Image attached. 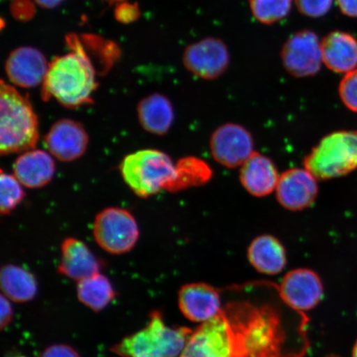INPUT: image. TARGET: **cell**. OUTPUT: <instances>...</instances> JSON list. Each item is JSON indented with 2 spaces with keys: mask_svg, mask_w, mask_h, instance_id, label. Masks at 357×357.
<instances>
[{
  "mask_svg": "<svg viewBox=\"0 0 357 357\" xmlns=\"http://www.w3.org/2000/svg\"><path fill=\"white\" fill-rule=\"evenodd\" d=\"M287 340L275 307L238 301L193 332L180 357H287Z\"/></svg>",
  "mask_w": 357,
  "mask_h": 357,
  "instance_id": "1",
  "label": "cell"
},
{
  "mask_svg": "<svg viewBox=\"0 0 357 357\" xmlns=\"http://www.w3.org/2000/svg\"><path fill=\"white\" fill-rule=\"evenodd\" d=\"M70 52L49 63L42 84L44 100H55L67 109L91 104L98 83L91 58L75 35L67 37Z\"/></svg>",
  "mask_w": 357,
  "mask_h": 357,
  "instance_id": "2",
  "label": "cell"
},
{
  "mask_svg": "<svg viewBox=\"0 0 357 357\" xmlns=\"http://www.w3.org/2000/svg\"><path fill=\"white\" fill-rule=\"evenodd\" d=\"M39 139L38 119L28 97L10 84L0 87V153H22Z\"/></svg>",
  "mask_w": 357,
  "mask_h": 357,
  "instance_id": "3",
  "label": "cell"
},
{
  "mask_svg": "<svg viewBox=\"0 0 357 357\" xmlns=\"http://www.w3.org/2000/svg\"><path fill=\"white\" fill-rule=\"evenodd\" d=\"M193 332L187 328H171L159 311L151 312L149 323L139 331L112 347L120 357H178Z\"/></svg>",
  "mask_w": 357,
  "mask_h": 357,
  "instance_id": "4",
  "label": "cell"
},
{
  "mask_svg": "<svg viewBox=\"0 0 357 357\" xmlns=\"http://www.w3.org/2000/svg\"><path fill=\"white\" fill-rule=\"evenodd\" d=\"M126 185L140 198H149L169 188L176 175V164L162 151L144 149L129 154L119 166Z\"/></svg>",
  "mask_w": 357,
  "mask_h": 357,
  "instance_id": "5",
  "label": "cell"
},
{
  "mask_svg": "<svg viewBox=\"0 0 357 357\" xmlns=\"http://www.w3.org/2000/svg\"><path fill=\"white\" fill-rule=\"evenodd\" d=\"M317 180L342 177L357 168V132L338 131L324 137L303 160Z\"/></svg>",
  "mask_w": 357,
  "mask_h": 357,
  "instance_id": "6",
  "label": "cell"
},
{
  "mask_svg": "<svg viewBox=\"0 0 357 357\" xmlns=\"http://www.w3.org/2000/svg\"><path fill=\"white\" fill-rule=\"evenodd\" d=\"M93 235L105 252L122 255L135 247L139 238V229L135 218L127 209L109 207L97 214Z\"/></svg>",
  "mask_w": 357,
  "mask_h": 357,
  "instance_id": "7",
  "label": "cell"
},
{
  "mask_svg": "<svg viewBox=\"0 0 357 357\" xmlns=\"http://www.w3.org/2000/svg\"><path fill=\"white\" fill-rule=\"evenodd\" d=\"M284 69L294 77H312L319 73L323 56L318 36L311 30L294 33L280 52Z\"/></svg>",
  "mask_w": 357,
  "mask_h": 357,
  "instance_id": "8",
  "label": "cell"
},
{
  "mask_svg": "<svg viewBox=\"0 0 357 357\" xmlns=\"http://www.w3.org/2000/svg\"><path fill=\"white\" fill-rule=\"evenodd\" d=\"M183 63L196 77L215 79L229 68V48L221 39L206 38L187 47L183 55Z\"/></svg>",
  "mask_w": 357,
  "mask_h": 357,
  "instance_id": "9",
  "label": "cell"
},
{
  "mask_svg": "<svg viewBox=\"0 0 357 357\" xmlns=\"http://www.w3.org/2000/svg\"><path fill=\"white\" fill-rule=\"evenodd\" d=\"M211 154L223 167H242L254 151L253 138L241 125L226 123L213 132L211 139Z\"/></svg>",
  "mask_w": 357,
  "mask_h": 357,
  "instance_id": "10",
  "label": "cell"
},
{
  "mask_svg": "<svg viewBox=\"0 0 357 357\" xmlns=\"http://www.w3.org/2000/svg\"><path fill=\"white\" fill-rule=\"evenodd\" d=\"M43 142L53 158L61 162H70L86 153L89 136L82 124L64 119L52 125L45 135Z\"/></svg>",
  "mask_w": 357,
  "mask_h": 357,
  "instance_id": "11",
  "label": "cell"
},
{
  "mask_svg": "<svg viewBox=\"0 0 357 357\" xmlns=\"http://www.w3.org/2000/svg\"><path fill=\"white\" fill-rule=\"evenodd\" d=\"M280 296L294 310L309 311L322 300L323 283L314 271L294 270L289 272L281 282Z\"/></svg>",
  "mask_w": 357,
  "mask_h": 357,
  "instance_id": "12",
  "label": "cell"
},
{
  "mask_svg": "<svg viewBox=\"0 0 357 357\" xmlns=\"http://www.w3.org/2000/svg\"><path fill=\"white\" fill-rule=\"evenodd\" d=\"M275 190L284 208L298 211L314 203L319 187L317 178L307 169L292 168L280 176Z\"/></svg>",
  "mask_w": 357,
  "mask_h": 357,
  "instance_id": "13",
  "label": "cell"
},
{
  "mask_svg": "<svg viewBox=\"0 0 357 357\" xmlns=\"http://www.w3.org/2000/svg\"><path fill=\"white\" fill-rule=\"evenodd\" d=\"M49 63L43 53L34 47L15 49L6 61L8 78L15 86L33 88L43 84Z\"/></svg>",
  "mask_w": 357,
  "mask_h": 357,
  "instance_id": "14",
  "label": "cell"
},
{
  "mask_svg": "<svg viewBox=\"0 0 357 357\" xmlns=\"http://www.w3.org/2000/svg\"><path fill=\"white\" fill-rule=\"evenodd\" d=\"M178 307L187 319L195 323H205L222 310L218 290L204 283L184 285L178 291Z\"/></svg>",
  "mask_w": 357,
  "mask_h": 357,
  "instance_id": "15",
  "label": "cell"
},
{
  "mask_svg": "<svg viewBox=\"0 0 357 357\" xmlns=\"http://www.w3.org/2000/svg\"><path fill=\"white\" fill-rule=\"evenodd\" d=\"M61 261L58 272L77 281L100 273L101 262L82 241L67 238L61 245Z\"/></svg>",
  "mask_w": 357,
  "mask_h": 357,
  "instance_id": "16",
  "label": "cell"
},
{
  "mask_svg": "<svg viewBox=\"0 0 357 357\" xmlns=\"http://www.w3.org/2000/svg\"><path fill=\"white\" fill-rule=\"evenodd\" d=\"M53 156L43 150L31 149L20 153L13 165V175L26 188L39 189L52 180L56 172Z\"/></svg>",
  "mask_w": 357,
  "mask_h": 357,
  "instance_id": "17",
  "label": "cell"
},
{
  "mask_svg": "<svg viewBox=\"0 0 357 357\" xmlns=\"http://www.w3.org/2000/svg\"><path fill=\"white\" fill-rule=\"evenodd\" d=\"M279 178L273 162L261 153H254L241 168V183L256 197H263L275 190Z\"/></svg>",
  "mask_w": 357,
  "mask_h": 357,
  "instance_id": "18",
  "label": "cell"
},
{
  "mask_svg": "<svg viewBox=\"0 0 357 357\" xmlns=\"http://www.w3.org/2000/svg\"><path fill=\"white\" fill-rule=\"evenodd\" d=\"M323 61L329 70L348 73L356 69L357 40L349 33L335 31L321 43Z\"/></svg>",
  "mask_w": 357,
  "mask_h": 357,
  "instance_id": "19",
  "label": "cell"
},
{
  "mask_svg": "<svg viewBox=\"0 0 357 357\" xmlns=\"http://www.w3.org/2000/svg\"><path fill=\"white\" fill-rule=\"evenodd\" d=\"M137 116L141 126L155 135L167 133L175 119L172 102L158 93L146 96L139 102Z\"/></svg>",
  "mask_w": 357,
  "mask_h": 357,
  "instance_id": "20",
  "label": "cell"
},
{
  "mask_svg": "<svg viewBox=\"0 0 357 357\" xmlns=\"http://www.w3.org/2000/svg\"><path fill=\"white\" fill-rule=\"evenodd\" d=\"M248 255L252 266L263 274H278L287 265L284 245L274 236H257L250 244Z\"/></svg>",
  "mask_w": 357,
  "mask_h": 357,
  "instance_id": "21",
  "label": "cell"
},
{
  "mask_svg": "<svg viewBox=\"0 0 357 357\" xmlns=\"http://www.w3.org/2000/svg\"><path fill=\"white\" fill-rule=\"evenodd\" d=\"M0 283L4 296L16 303L33 301L38 293V281L35 275L21 266H3L0 273Z\"/></svg>",
  "mask_w": 357,
  "mask_h": 357,
  "instance_id": "22",
  "label": "cell"
},
{
  "mask_svg": "<svg viewBox=\"0 0 357 357\" xmlns=\"http://www.w3.org/2000/svg\"><path fill=\"white\" fill-rule=\"evenodd\" d=\"M115 296L110 280L100 273L80 280L77 284L79 301L95 312L105 310L114 300Z\"/></svg>",
  "mask_w": 357,
  "mask_h": 357,
  "instance_id": "23",
  "label": "cell"
},
{
  "mask_svg": "<svg viewBox=\"0 0 357 357\" xmlns=\"http://www.w3.org/2000/svg\"><path fill=\"white\" fill-rule=\"evenodd\" d=\"M212 175V169L204 160L193 156L182 158L176 163V178L168 191H181L204 185Z\"/></svg>",
  "mask_w": 357,
  "mask_h": 357,
  "instance_id": "24",
  "label": "cell"
},
{
  "mask_svg": "<svg viewBox=\"0 0 357 357\" xmlns=\"http://www.w3.org/2000/svg\"><path fill=\"white\" fill-rule=\"evenodd\" d=\"M293 0H249L255 19L271 25L284 19L291 10Z\"/></svg>",
  "mask_w": 357,
  "mask_h": 357,
  "instance_id": "25",
  "label": "cell"
},
{
  "mask_svg": "<svg viewBox=\"0 0 357 357\" xmlns=\"http://www.w3.org/2000/svg\"><path fill=\"white\" fill-rule=\"evenodd\" d=\"M0 212L3 215H8L15 211L25 197V192L19 180L3 171L0 176Z\"/></svg>",
  "mask_w": 357,
  "mask_h": 357,
  "instance_id": "26",
  "label": "cell"
},
{
  "mask_svg": "<svg viewBox=\"0 0 357 357\" xmlns=\"http://www.w3.org/2000/svg\"><path fill=\"white\" fill-rule=\"evenodd\" d=\"M338 91L347 108L357 113V68L344 75L339 84Z\"/></svg>",
  "mask_w": 357,
  "mask_h": 357,
  "instance_id": "27",
  "label": "cell"
},
{
  "mask_svg": "<svg viewBox=\"0 0 357 357\" xmlns=\"http://www.w3.org/2000/svg\"><path fill=\"white\" fill-rule=\"evenodd\" d=\"M333 0H294L298 11L311 17H320L331 10Z\"/></svg>",
  "mask_w": 357,
  "mask_h": 357,
  "instance_id": "28",
  "label": "cell"
},
{
  "mask_svg": "<svg viewBox=\"0 0 357 357\" xmlns=\"http://www.w3.org/2000/svg\"><path fill=\"white\" fill-rule=\"evenodd\" d=\"M115 17L118 21L123 24H129L139 17V8L133 4L123 3L120 4L115 10Z\"/></svg>",
  "mask_w": 357,
  "mask_h": 357,
  "instance_id": "29",
  "label": "cell"
},
{
  "mask_svg": "<svg viewBox=\"0 0 357 357\" xmlns=\"http://www.w3.org/2000/svg\"><path fill=\"white\" fill-rule=\"evenodd\" d=\"M41 357H80L73 347L66 344H55L48 347Z\"/></svg>",
  "mask_w": 357,
  "mask_h": 357,
  "instance_id": "30",
  "label": "cell"
},
{
  "mask_svg": "<svg viewBox=\"0 0 357 357\" xmlns=\"http://www.w3.org/2000/svg\"><path fill=\"white\" fill-rule=\"evenodd\" d=\"M13 317V310L10 300L3 294L1 296V329H4L11 323Z\"/></svg>",
  "mask_w": 357,
  "mask_h": 357,
  "instance_id": "31",
  "label": "cell"
},
{
  "mask_svg": "<svg viewBox=\"0 0 357 357\" xmlns=\"http://www.w3.org/2000/svg\"><path fill=\"white\" fill-rule=\"evenodd\" d=\"M343 15L357 17V0H337Z\"/></svg>",
  "mask_w": 357,
  "mask_h": 357,
  "instance_id": "32",
  "label": "cell"
},
{
  "mask_svg": "<svg viewBox=\"0 0 357 357\" xmlns=\"http://www.w3.org/2000/svg\"><path fill=\"white\" fill-rule=\"evenodd\" d=\"M36 3L45 8H53L59 6L64 0H34Z\"/></svg>",
  "mask_w": 357,
  "mask_h": 357,
  "instance_id": "33",
  "label": "cell"
},
{
  "mask_svg": "<svg viewBox=\"0 0 357 357\" xmlns=\"http://www.w3.org/2000/svg\"><path fill=\"white\" fill-rule=\"evenodd\" d=\"M352 357H357V341L355 343L354 348H352Z\"/></svg>",
  "mask_w": 357,
  "mask_h": 357,
  "instance_id": "34",
  "label": "cell"
},
{
  "mask_svg": "<svg viewBox=\"0 0 357 357\" xmlns=\"http://www.w3.org/2000/svg\"><path fill=\"white\" fill-rule=\"evenodd\" d=\"M109 1H122V0H109Z\"/></svg>",
  "mask_w": 357,
  "mask_h": 357,
  "instance_id": "35",
  "label": "cell"
},
{
  "mask_svg": "<svg viewBox=\"0 0 357 357\" xmlns=\"http://www.w3.org/2000/svg\"><path fill=\"white\" fill-rule=\"evenodd\" d=\"M15 357H25V356H15Z\"/></svg>",
  "mask_w": 357,
  "mask_h": 357,
  "instance_id": "36",
  "label": "cell"
}]
</instances>
